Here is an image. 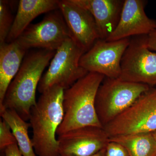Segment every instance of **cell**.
Listing matches in <instances>:
<instances>
[{
	"instance_id": "1",
	"label": "cell",
	"mask_w": 156,
	"mask_h": 156,
	"mask_svg": "<svg viewBox=\"0 0 156 156\" xmlns=\"http://www.w3.org/2000/svg\"><path fill=\"white\" fill-rule=\"evenodd\" d=\"M64 91L59 86L51 87L42 93L31 109V140L35 152L38 156H59L56 134L64 117Z\"/></svg>"
},
{
	"instance_id": "2",
	"label": "cell",
	"mask_w": 156,
	"mask_h": 156,
	"mask_svg": "<svg viewBox=\"0 0 156 156\" xmlns=\"http://www.w3.org/2000/svg\"><path fill=\"white\" fill-rule=\"evenodd\" d=\"M56 52L40 49L26 55L0 105V112L14 110L24 121L29 120L31 109L37 103L36 93L42 74Z\"/></svg>"
},
{
	"instance_id": "3",
	"label": "cell",
	"mask_w": 156,
	"mask_h": 156,
	"mask_svg": "<svg viewBox=\"0 0 156 156\" xmlns=\"http://www.w3.org/2000/svg\"><path fill=\"white\" fill-rule=\"evenodd\" d=\"M105 77L97 73H89L65 90L64 117L57 130L58 136L87 126L103 128L96 114L95 99L98 90Z\"/></svg>"
},
{
	"instance_id": "4",
	"label": "cell",
	"mask_w": 156,
	"mask_h": 156,
	"mask_svg": "<svg viewBox=\"0 0 156 156\" xmlns=\"http://www.w3.org/2000/svg\"><path fill=\"white\" fill-rule=\"evenodd\" d=\"M151 88L146 84L105 77L98 90L95 99L96 114L103 128Z\"/></svg>"
},
{
	"instance_id": "5",
	"label": "cell",
	"mask_w": 156,
	"mask_h": 156,
	"mask_svg": "<svg viewBox=\"0 0 156 156\" xmlns=\"http://www.w3.org/2000/svg\"><path fill=\"white\" fill-rule=\"evenodd\" d=\"M85 53L71 39L65 41L56 50L48 70L42 77L39 92L42 94L55 86L66 90L87 75L89 73L80 65Z\"/></svg>"
},
{
	"instance_id": "6",
	"label": "cell",
	"mask_w": 156,
	"mask_h": 156,
	"mask_svg": "<svg viewBox=\"0 0 156 156\" xmlns=\"http://www.w3.org/2000/svg\"><path fill=\"white\" fill-rule=\"evenodd\" d=\"M109 137L156 131V87L144 93L129 108L103 127Z\"/></svg>"
},
{
	"instance_id": "7",
	"label": "cell",
	"mask_w": 156,
	"mask_h": 156,
	"mask_svg": "<svg viewBox=\"0 0 156 156\" xmlns=\"http://www.w3.org/2000/svg\"><path fill=\"white\" fill-rule=\"evenodd\" d=\"M147 36L131 39L121 61L118 79L150 87L156 86V52L148 48Z\"/></svg>"
},
{
	"instance_id": "8",
	"label": "cell",
	"mask_w": 156,
	"mask_h": 156,
	"mask_svg": "<svg viewBox=\"0 0 156 156\" xmlns=\"http://www.w3.org/2000/svg\"><path fill=\"white\" fill-rule=\"evenodd\" d=\"M69 38L68 28L58 9L47 13L38 23L30 24L15 41L27 50L37 48L56 51Z\"/></svg>"
},
{
	"instance_id": "9",
	"label": "cell",
	"mask_w": 156,
	"mask_h": 156,
	"mask_svg": "<svg viewBox=\"0 0 156 156\" xmlns=\"http://www.w3.org/2000/svg\"><path fill=\"white\" fill-rule=\"evenodd\" d=\"M130 41L131 38L114 41L98 39L81 57L80 66L88 73L119 78L121 61Z\"/></svg>"
},
{
	"instance_id": "10",
	"label": "cell",
	"mask_w": 156,
	"mask_h": 156,
	"mask_svg": "<svg viewBox=\"0 0 156 156\" xmlns=\"http://www.w3.org/2000/svg\"><path fill=\"white\" fill-rule=\"evenodd\" d=\"M58 5L71 39L86 53L100 39L94 18L89 11L73 0L58 1Z\"/></svg>"
},
{
	"instance_id": "11",
	"label": "cell",
	"mask_w": 156,
	"mask_h": 156,
	"mask_svg": "<svg viewBox=\"0 0 156 156\" xmlns=\"http://www.w3.org/2000/svg\"><path fill=\"white\" fill-rule=\"evenodd\" d=\"M59 155L91 156L105 148L109 136L103 128L87 126L58 135Z\"/></svg>"
},
{
	"instance_id": "12",
	"label": "cell",
	"mask_w": 156,
	"mask_h": 156,
	"mask_svg": "<svg viewBox=\"0 0 156 156\" xmlns=\"http://www.w3.org/2000/svg\"><path fill=\"white\" fill-rule=\"evenodd\" d=\"M146 1L124 0L119 23L106 41H114L122 39L147 36L156 29V21L146 14Z\"/></svg>"
},
{
	"instance_id": "13",
	"label": "cell",
	"mask_w": 156,
	"mask_h": 156,
	"mask_svg": "<svg viewBox=\"0 0 156 156\" xmlns=\"http://www.w3.org/2000/svg\"><path fill=\"white\" fill-rule=\"evenodd\" d=\"M89 11L94 18L99 38L106 40L116 27L121 17L124 1L73 0Z\"/></svg>"
},
{
	"instance_id": "14",
	"label": "cell",
	"mask_w": 156,
	"mask_h": 156,
	"mask_svg": "<svg viewBox=\"0 0 156 156\" xmlns=\"http://www.w3.org/2000/svg\"><path fill=\"white\" fill-rule=\"evenodd\" d=\"M57 0H20L17 14L6 42L16 41L36 17L59 9Z\"/></svg>"
},
{
	"instance_id": "15",
	"label": "cell",
	"mask_w": 156,
	"mask_h": 156,
	"mask_svg": "<svg viewBox=\"0 0 156 156\" xmlns=\"http://www.w3.org/2000/svg\"><path fill=\"white\" fill-rule=\"evenodd\" d=\"M27 51L16 41L0 44V105L21 67Z\"/></svg>"
},
{
	"instance_id": "16",
	"label": "cell",
	"mask_w": 156,
	"mask_h": 156,
	"mask_svg": "<svg viewBox=\"0 0 156 156\" xmlns=\"http://www.w3.org/2000/svg\"><path fill=\"white\" fill-rule=\"evenodd\" d=\"M109 140L122 145L129 156H156V140L152 133L118 135Z\"/></svg>"
},
{
	"instance_id": "17",
	"label": "cell",
	"mask_w": 156,
	"mask_h": 156,
	"mask_svg": "<svg viewBox=\"0 0 156 156\" xmlns=\"http://www.w3.org/2000/svg\"><path fill=\"white\" fill-rule=\"evenodd\" d=\"M0 114L10 126L22 156H36L32 140L28 135L30 123L23 119L14 110H4L0 112Z\"/></svg>"
},
{
	"instance_id": "18",
	"label": "cell",
	"mask_w": 156,
	"mask_h": 156,
	"mask_svg": "<svg viewBox=\"0 0 156 156\" xmlns=\"http://www.w3.org/2000/svg\"><path fill=\"white\" fill-rule=\"evenodd\" d=\"M14 1H0V44L6 42L14 18L12 14Z\"/></svg>"
},
{
	"instance_id": "19",
	"label": "cell",
	"mask_w": 156,
	"mask_h": 156,
	"mask_svg": "<svg viewBox=\"0 0 156 156\" xmlns=\"http://www.w3.org/2000/svg\"><path fill=\"white\" fill-rule=\"evenodd\" d=\"M17 143L10 126L5 120L0 121V150L7 147Z\"/></svg>"
},
{
	"instance_id": "20",
	"label": "cell",
	"mask_w": 156,
	"mask_h": 156,
	"mask_svg": "<svg viewBox=\"0 0 156 156\" xmlns=\"http://www.w3.org/2000/svg\"><path fill=\"white\" fill-rule=\"evenodd\" d=\"M105 156H129V155L122 145L109 140L105 147Z\"/></svg>"
},
{
	"instance_id": "21",
	"label": "cell",
	"mask_w": 156,
	"mask_h": 156,
	"mask_svg": "<svg viewBox=\"0 0 156 156\" xmlns=\"http://www.w3.org/2000/svg\"><path fill=\"white\" fill-rule=\"evenodd\" d=\"M3 151L5 156H23L17 143L7 147Z\"/></svg>"
},
{
	"instance_id": "22",
	"label": "cell",
	"mask_w": 156,
	"mask_h": 156,
	"mask_svg": "<svg viewBox=\"0 0 156 156\" xmlns=\"http://www.w3.org/2000/svg\"><path fill=\"white\" fill-rule=\"evenodd\" d=\"M148 48L156 52V29L147 36Z\"/></svg>"
},
{
	"instance_id": "23",
	"label": "cell",
	"mask_w": 156,
	"mask_h": 156,
	"mask_svg": "<svg viewBox=\"0 0 156 156\" xmlns=\"http://www.w3.org/2000/svg\"><path fill=\"white\" fill-rule=\"evenodd\" d=\"M105 148L104 149L102 150L101 151L97 153V154L93 155L91 156H105ZM59 156H64L59 155Z\"/></svg>"
},
{
	"instance_id": "24",
	"label": "cell",
	"mask_w": 156,
	"mask_h": 156,
	"mask_svg": "<svg viewBox=\"0 0 156 156\" xmlns=\"http://www.w3.org/2000/svg\"><path fill=\"white\" fill-rule=\"evenodd\" d=\"M0 156H5V152L4 151H1V154H0Z\"/></svg>"
},
{
	"instance_id": "25",
	"label": "cell",
	"mask_w": 156,
	"mask_h": 156,
	"mask_svg": "<svg viewBox=\"0 0 156 156\" xmlns=\"http://www.w3.org/2000/svg\"><path fill=\"white\" fill-rule=\"evenodd\" d=\"M152 134L153 135L154 137V138L156 140V131L153 132V133H152Z\"/></svg>"
}]
</instances>
